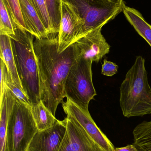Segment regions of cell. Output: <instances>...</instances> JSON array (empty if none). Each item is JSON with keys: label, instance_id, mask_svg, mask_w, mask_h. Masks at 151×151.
I'll list each match as a JSON object with an SVG mask.
<instances>
[{"label": "cell", "instance_id": "15", "mask_svg": "<svg viewBox=\"0 0 151 151\" xmlns=\"http://www.w3.org/2000/svg\"><path fill=\"white\" fill-rule=\"evenodd\" d=\"M15 101V97L6 86L2 97L0 99V151H5L6 134L8 119Z\"/></svg>", "mask_w": 151, "mask_h": 151}, {"label": "cell", "instance_id": "21", "mask_svg": "<svg viewBox=\"0 0 151 151\" xmlns=\"http://www.w3.org/2000/svg\"><path fill=\"white\" fill-rule=\"evenodd\" d=\"M51 19L53 25L54 33L58 35L61 20L62 0H45Z\"/></svg>", "mask_w": 151, "mask_h": 151}, {"label": "cell", "instance_id": "10", "mask_svg": "<svg viewBox=\"0 0 151 151\" xmlns=\"http://www.w3.org/2000/svg\"><path fill=\"white\" fill-rule=\"evenodd\" d=\"M103 27L90 31L74 42L79 56L98 62L110 53L111 46L102 33Z\"/></svg>", "mask_w": 151, "mask_h": 151}, {"label": "cell", "instance_id": "24", "mask_svg": "<svg viewBox=\"0 0 151 151\" xmlns=\"http://www.w3.org/2000/svg\"><path fill=\"white\" fill-rule=\"evenodd\" d=\"M8 69L4 61L1 59V96L0 99L2 97L4 92L6 88V78Z\"/></svg>", "mask_w": 151, "mask_h": 151}, {"label": "cell", "instance_id": "7", "mask_svg": "<svg viewBox=\"0 0 151 151\" xmlns=\"http://www.w3.org/2000/svg\"><path fill=\"white\" fill-rule=\"evenodd\" d=\"M83 21L68 3L62 0L61 20L58 38V52L62 53L80 36Z\"/></svg>", "mask_w": 151, "mask_h": 151}, {"label": "cell", "instance_id": "20", "mask_svg": "<svg viewBox=\"0 0 151 151\" xmlns=\"http://www.w3.org/2000/svg\"><path fill=\"white\" fill-rule=\"evenodd\" d=\"M32 1L49 36H56L45 0H32Z\"/></svg>", "mask_w": 151, "mask_h": 151}, {"label": "cell", "instance_id": "17", "mask_svg": "<svg viewBox=\"0 0 151 151\" xmlns=\"http://www.w3.org/2000/svg\"><path fill=\"white\" fill-rule=\"evenodd\" d=\"M134 142L137 151H151V120L144 121L133 130Z\"/></svg>", "mask_w": 151, "mask_h": 151}, {"label": "cell", "instance_id": "3", "mask_svg": "<svg viewBox=\"0 0 151 151\" xmlns=\"http://www.w3.org/2000/svg\"><path fill=\"white\" fill-rule=\"evenodd\" d=\"M33 36L18 27L15 30V34L10 36L23 91L32 105L41 101L39 71L34 50Z\"/></svg>", "mask_w": 151, "mask_h": 151}, {"label": "cell", "instance_id": "8", "mask_svg": "<svg viewBox=\"0 0 151 151\" xmlns=\"http://www.w3.org/2000/svg\"><path fill=\"white\" fill-rule=\"evenodd\" d=\"M63 107L66 115L77 122L104 151L115 150L114 145L97 126L89 110L82 109L68 99L63 103Z\"/></svg>", "mask_w": 151, "mask_h": 151}, {"label": "cell", "instance_id": "16", "mask_svg": "<svg viewBox=\"0 0 151 151\" xmlns=\"http://www.w3.org/2000/svg\"><path fill=\"white\" fill-rule=\"evenodd\" d=\"M38 131H43L52 127L57 120L55 116L41 100L30 108Z\"/></svg>", "mask_w": 151, "mask_h": 151}, {"label": "cell", "instance_id": "19", "mask_svg": "<svg viewBox=\"0 0 151 151\" xmlns=\"http://www.w3.org/2000/svg\"><path fill=\"white\" fill-rule=\"evenodd\" d=\"M12 19L17 27L30 33L21 11L19 0H4Z\"/></svg>", "mask_w": 151, "mask_h": 151}, {"label": "cell", "instance_id": "6", "mask_svg": "<svg viewBox=\"0 0 151 151\" xmlns=\"http://www.w3.org/2000/svg\"><path fill=\"white\" fill-rule=\"evenodd\" d=\"M92 62L79 56L71 67L64 85L65 97L82 109L89 105L97 93L92 81Z\"/></svg>", "mask_w": 151, "mask_h": 151}, {"label": "cell", "instance_id": "23", "mask_svg": "<svg viewBox=\"0 0 151 151\" xmlns=\"http://www.w3.org/2000/svg\"><path fill=\"white\" fill-rule=\"evenodd\" d=\"M118 66L115 63L104 59L102 65V74L108 76H112L117 73Z\"/></svg>", "mask_w": 151, "mask_h": 151}, {"label": "cell", "instance_id": "11", "mask_svg": "<svg viewBox=\"0 0 151 151\" xmlns=\"http://www.w3.org/2000/svg\"><path fill=\"white\" fill-rule=\"evenodd\" d=\"M66 131V119H57L49 128L38 131L27 151H59Z\"/></svg>", "mask_w": 151, "mask_h": 151}, {"label": "cell", "instance_id": "25", "mask_svg": "<svg viewBox=\"0 0 151 151\" xmlns=\"http://www.w3.org/2000/svg\"><path fill=\"white\" fill-rule=\"evenodd\" d=\"M114 151H137L134 145H128L126 146L121 148H115Z\"/></svg>", "mask_w": 151, "mask_h": 151}, {"label": "cell", "instance_id": "13", "mask_svg": "<svg viewBox=\"0 0 151 151\" xmlns=\"http://www.w3.org/2000/svg\"><path fill=\"white\" fill-rule=\"evenodd\" d=\"M0 50L1 59L5 63L13 81L18 87L24 91L21 81L17 70L12 45L11 39L9 35H0Z\"/></svg>", "mask_w": 151, "mask_h": 151}, {"label": "cell", "instance_id": "1", "mask_svg": "<svg viewBox=\"0 0 151 151\" xmlns=\"http://www.w3.org/2000/svg\"><path fill=\"white\" fill-rule=\"evenodd\" d=\"M34 50L39 71L41 100L55 116L65 97L64 85L70 69L79 56L75 43L58 52V38H35Z\"/></svg>", "mask_w": 151, "mask_h": 151}, {"label": "cell", "instance_id": "12", "mask_svg": "<svg viewBox=\"0 0 151 151\" xmlns=\"http://www.w3.org/2000/svg\"><path fill=\"white\" fill-rule=\"evenodd\" d=\"M19 1L24 20L30 33L38 39L50 37L40 18L32 0Z\"/></svg>", "mask_w": 151, "mask_h": 151}, {"label": "cell", "instance_id": "22", "mask_svg": "<svg viewBox=\"0 0 151 151\" xmlns=\"http://www.w3.org/2000/svg\"><path fill=\"white\" fill-rule=\"evenodd\" d=\"M6 85L14 97L18 99L21 103L31 108L32 105L28 97L24 91L17 87L13 81L9 71L7 73L6 78Z\"/></svg>", "mask_w": 151, "mask_h": 151}, {"label": "cell", "instance_id": "4", "mask_svg": "<svg viewBox=\"0 0 151 151\" xmlns=\"http://www.w3.org/2000/svg\"><path fill=\"white\" fill-rule=\"evenodd\" d=\"M15 99L8 119L5 151H27L38 129L30 107Z\"/></svg>", "mask_w": 151, "mask_h": 151}, {"label": "cell", "instance_id": "18", "mask_svg": "<svg viewBox=\"0 0 151 151\" xmlns=\"http://www.w3.org/2000/svg\"><path fill=\"white\" fill-rule=\"evenodd\" d=\"M0 35L15 34L17 27L13 23L4 0H0Z\"/></svg>", "mask_w": 151, "mask_h": 151}, {"label": "cell", "instance_id": "5", "mask_svg": "<svg viewBox=\"0 0 151 151\" xmlns=\"http://www.w3.org/2000/svg\"><path fill=\"white\" fill-rule=\"evenodd\" d=\"M71 4L83 21L80 38L103 27L122 12L123 0H63Z\"/></svg>", "mask_w": 151, "mask_h": 151}, {"label": "cell", "instance_id": "2", "mask_svg": "<svg viewBox=\"0 0 151 151\" xmlns=\"http://www.w3.org/2000/svg\"><path fill=\"white\" fill-rule=\"evenodd\" d=\"M145 62L142 56L137 57L120 87V105L126 118L151 114V88Z\"/></svg>", "mask_w": 151, "mask_h": 151}, {"label": "cell", "instance_id": "14", "mask_svg": "<svg viewBox=\"0 0 151 151\" xmlns=\"http://www.w3.org/2000/svg\"><path fill=\"white\" fill-rule=\"evenodd\" d=\"M122 12L127 20L151 47V25L144 19L140 12L134 8L123 6Z\"/></svg>", "mask_w": 151, "mask_h": 151}, {"label": "cell", "instance_id": "9", "mask_svg": "<svg viewBox=\"0 0 151 151\" xmlns=\"http://www.w3.org/2000/svg\"><path fill=\"white\" fill-rule=\"evenodd\" d=\"M66 131L59 151H104L74 119L66 115Z\"/></svg>", "mask_w": 151, "mask_h": 151}]
</instances>
